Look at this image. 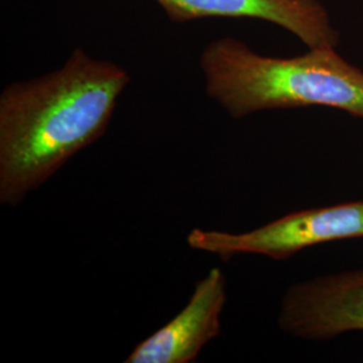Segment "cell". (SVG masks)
<instances>
[{
	"label": "cell",
	"mask_w": 363,
	"mask_h": 363,
	"mask_svg": "<svg viewBox=\"0 0 363 363\" xmlns=\"http://www.w3.org/2000/svg\"><path fill=\"white\" fill-rule=\"evenodd\" d=\"M130 73L74 49L60 69L0 94V203L18 208L66 163L101 139Z\"/></svg>",
	"instance_id": "6da1fadb"
},
{
	"label": "cell",
	"mask_w": 363,
	"mask_h": 363,
	"mask_svg": "<svg viewBox=\"0 0 363 363\" xmlns=\"http://www.w3.org/2000/svg\"><path fill=\"white\" fill-rule=\"evenodd\" d=\"M205 91L233 118L264 111L323 106L363 120V70L337 48L279 58L235 38L216 39L199 57Z\"/></svg>",
	"instance_id": "7a4b0ae2"
},
{
	"label": "cell",
	"mask_w": 363,
	"mask_h": 363,
	"mask_svg": "<svg viewBox=\"0 0 363 363\" xmlns=\"http://www.w3.org/2000/svg\"><path fill=\"white\" fill-rule=\"evenodd\" d=\"M357 238H363V201L300 210L245 233L193 229L187 245L223 262L240 255L283 261L308 247Z\"/></svg>",
	"instance_id": "3957f363"
},
{
	"label": "cell",
	"mask_w": 363,
	"mask_h": 363,
	"mask_svg": "<svg viewBox=\"0 0 363 363\" xmlns=\"http://www.w3.org/2000/svg\"><path fill=\"white\" fill-rule=\"evenodd\" d=\"M277 325L286 335L304 340H328L363 331V268L288 286Z\"/></svg>",
	"instance_id": "277c9868"
},
{
	"label": "cell",
	"mask_w": 363,
	"mask_h": 363,
	"mask_svg": "<svg viewBox=\"0 0 363 363\" xmlns=\"http://www.w3.org/2000/svg\"><path fill=\"white\" fill-rule=\"evenodd\" d=\"M226 304V277L218 267L195 284L189 303L169 323L140 342L125 363H193L220 337Z\"/></svg>",
	"instance_id": "5b68a950"
},
{
	"label": "cell",
	"mask_w": 363,
	"mask_h": 363,
	"mask_svg": "<svg viewBox=\"0 0 363 363\" xmlns=\"http://www.w3.org/2000/svg\"><path fill=\"white\" fill-rule=\"evenodd\" d=\"M172 22L255 18L283 27L308 49L337 48L340 34L320 0H155Z\"/></svg>",
	"instance_id": "8992f818"
}]
</instances>
